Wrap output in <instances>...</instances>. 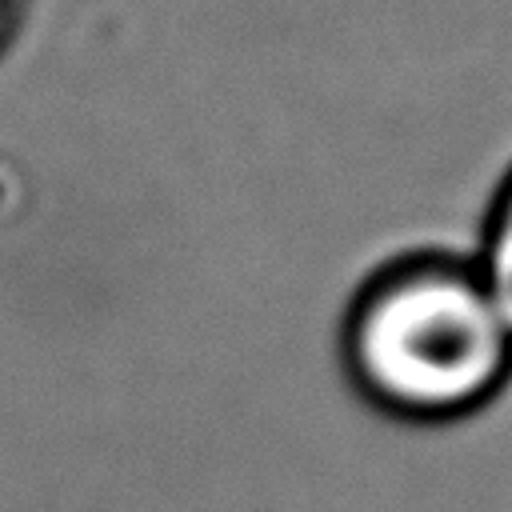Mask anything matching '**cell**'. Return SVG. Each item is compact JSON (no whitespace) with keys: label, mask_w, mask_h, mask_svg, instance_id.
I'll use <instances>...</instances> for the list:
<instances>
[{"label":"cell","mask_w":512,"mask_h":512,"mask_svg":"<svg viewBox=\"0 0 512 512\" xmlns=\"http://www.w3.org/2000/svg\"><path fill=\"white\" fill-rule=\"evenodd\" d=\"M352 388L412 424L480 412L512 376V336L472 260L420 252L352 296L340 336Z\"/></svg>","instance_id":"1"},{"label":"cell","mask_w":512,"mask_h":512,"mask_svg":"<svg viewBox=\"0 0 512 512\" xmlns=\"http://www.w3.org/2000/svg\"><path fill=\"white\" fill-rule=\"evenodd\" d=\"M28 4H32V0H0V60H4V56L16 48V40L24 36Z\"/></svg>","instance_id":"3"},{"label":"cell","mask_w":512,"mask_h":512,"mask_svg":"<svg viewBox=\"0 0 512 512\" xmlns=\"http://www.w3.org/2000/svg\"><path fill=\"white\" fill-rule=\"evenodd\" d=\"M472 264L512 336V172L500 184V192L484 216V236H480V252Z\"/></svg>","instance_id":"2"}]
</instances>
